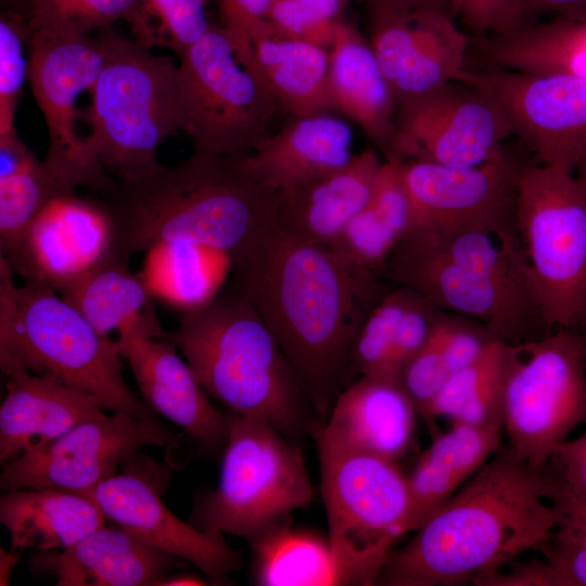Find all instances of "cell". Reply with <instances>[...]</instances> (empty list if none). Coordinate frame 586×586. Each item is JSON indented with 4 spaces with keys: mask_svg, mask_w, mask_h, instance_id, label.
Returning <instances> with one entry per match:
<instances>
[{
    "mask_svg": "<svg viewBox=\"0 0 586 586\" xmlns=\"http://www.w3.org/2000/svg\"><path fill=\"white\" fill-rule=\"evenodd\" d=\"M233 266L231 290L271 330L323 423L343 391L358 332L390 289L373 271L276 225Z\"/></svg>",
    "mask_w": 586,
    "mask_h": 586,
    "instance_id": "cell-1",
    "label": "cell"
},
{
    "mask_svg": "<svg viewBox=\"0 0 586 586\" xmlns=\"http://www.w3.org/2000/svg\"><path fill=\"white\" fill-rule=\"evenodd\" d=\"M555 479L500 447L403 548L375 585H479L520 555L540 549L557 521Z\"/></svg>",
    "mask_w": 586,
    "mask_h": 586,
    "instance_id": "cell-2",
    "label": "cell"
},
{
    "mask_svg": "<svg viewBox=\"0 0 586 586\" xmlns=\"http://www.w3.org/2000/svg\"><path fill=\"white\" fill-rule=\"evenodd\" d=\"M94 195L110 224L109 257L124 263L158 246L192 245L234 265L276 225L278 192L246 175L238 156L194 152Z\"/></svg>",
    "mask_w": 586,
    "mask_h": 586,
    "instance_id": "cell-3",
    "label": "cell"
},
{
    "mask_svg": "<svg viewBox=\"0 0 586 586\" xmlns=\"http://www.w3.org/2000/svg\"><path fill=\"white\" fill-rule=\"evenodd\" d=\"M164 339L232 413L264 419L297 443L320 422L276 336L243 295L231 290L186 308Z\"/></svg>",
    "mask_w": 586,
    "mask_h": 586,
    "instance_id": "cell-4",
    "label": "cell"
},
{
    "mask_svg": "<svg viewBox=\"0 0 586 586\" xmlns=\"http://www.w3.org/2000/svg\"><path fill=\"white\" fill-rule=\"evenodd\" d=\"M437 308L480 320L512 344L543 335L524 251L492 233L408 231L377 271Z\"/></svg>",
    "mask_w": 586,
    "mask_h": 586,
    "instance_id": "cell-5",
    "label": "cell"
},
{
    "mask_svg": "<svg viewBox=\"0 0 586 586\" xmlns=\"http://www.w3.org/2000/svg\"><path fill=\"white\" fill-rule=\"evenodd\" d=\"M0 258V366H18L97 397L105 410L158 420L126 383L115 341L43 283L23 282Z\"/></svg>",
    "mask_w": 586,
    "mask_h": 586,
    "instance_id": "cell-6",
    "label": "cell"
},
{
    "mask_svg": "<svg viewBox=\"0 0 586 586\" xmlns=\"http://www.w3.org/2000/svg\"><path fill=\"white\" fill-rule=\"evenodd\" d=\"M104 62L90 91L88 146L117 180L157 166L156 151L184 131L178 65L113 27L97 33Z\"/></svg>",
    "mask_w": 586,
    "mask_h": 586,
    "instance_id": "cell-7",
    "label": "cell"
},
{
    "mask_svg": "<svg viewBox=\"0 0 586 586\" xmlns=\"http://www.w3.org/2000/svg\"><path fill=\"white\" fill-rule=\"evenodd\" d=\"M179 60L184 132L195 153L245 155L270 137L282 109L243 28L212 25Z\"/></svg>",
    "mask_w": 586,
    "mask_h": 586,
    "instance_id": "cell-8",
    "label": "cell"
},
{
    "mask_svg": "<svg viewBox=\"0 0 586 586\" xmlns=\"http://www.w3.org/2000/svg\"><path fill=\"white\" fill-rule=\"evenodd\" d=\"M219 483L200 495L189 522L247 543L310 505L314 488L300 443L266 420L228 415Z\"/></svg>",
    "mask_w": 586,
    "mask_h": 586,
    "instance_id": "cell-9",
    "label": "cell"
},
{
    "mask_svg": "<svg viewBox=\"0 0 586 586\" xmlns=\"http://www.w3.org/2000/svg\"><path fill=\"white\" fill-rule=\"evenodd\" d=\"M517 225L545 330L586 326V194L574 171L524 164Z\"/></svg>",
    "mask_w": 586,
    "mask_h": 586,
    "instance_id": "cell-10",
    "label": "cell"
},
{
    "mask_svg": "<svg viewBox=\"0 0 586 586\" xmlns=\"http://www.w3.org/2000/svg\"><path fill=\"white\" fill-rule=\"evenodd\" d=\"M331 547L348 585H373L406 534L409 494L394 461L315 440Z\"/></svg>",
    "mask_w": 586,
    "mask_h": 586,
    "instance_id": "cell-11",
    "label": "cell"
},
{
    "mask_svg": "<svg viewBox=\"0 0 586 586\" xmlns=\"http://www.w3.org/2000/svg\"><path fill=\"white\" fill-rule=\"evenodd\" d=\"M584 336L555 329L521 344L506 384L502 430L510 450L543 468L570 433L586 420Z\"/></svg>",
    "mask_w": 586,
    "mask_h": 586,
    "instance_id": "cell-12",
    "label": "cell"
},
{
    "mask_svg": "<svg viewBox=\"0 0 586 586\" xmlns=\"http://www.w3.org/2000/svg\"><path fill=\"white\" fill-rule=\"evenodd\" d=\"M104 51L95 35L79 36L31 30L29 75L36 102L48 129L44 164L72 189L99 193L115 179L94 156L77 129V100L91 91L102 69Z\"/></svg>",
    "mask_w": 586,
    "mask_h": 586,
    "instance_id": "cell-13",
    "label": "cell"
},
{
    "mask_svg": "<svg viewBox=\"0 0 586 586\" xmlns=\"http://www.w3.org/2000/svg\"><path fill=\"white\" fill-rule=\"evenodd\" d=\"M523 166L506 149L496 158L470 168L403 162L411 204L408 231L479 230L523 247L517 225L518 180Z\"/></svg>",
    "mask_w": 586,
    "mask_h": 586,
    "instance_id": "cell-14",
    "label": "cell"
},
{
    "mask_svg": "<svg viewBox=\"0 0 586 586\" xmlns=\"http://www.w3.org/2000/svg\"><path fill=\"white\" fill-rule=\"evenodd\" d=\"M462 85L449 82L397 105V162L470 168L505 151L512 135L505 112L487 92Z\"/></svg>",
    "mask_w": 586,
    "mask_h": 586,
    "instance_id": "cell-15",
    "label": "cell"
},
{
    "mask_svg": "<svg viewBox=\"0 0 586 586\" xmlns=\"http://www.w3.org/2000/svg\"><path fill=\"white\" fill-rule=\"evenodd\" d=\"M176 438L160 420L113 412L81 422L3 466L0 488L53 487L79 493L116 475L118 464L138 449L169 446Z\"/></svg>",
    "mask_w": 586,
    "mask_h": 586,
    "instance_id": "cell-16",
    "label": "cell"
},
{
    "mask_svg": "<svg viewBox=\"0 0 586 586\" xmlns=\"http://www.w3.org/2000/svg\"><path fill=\"white\" fill-rule=\"evenodd\" d=\"M459 82L491 94L542 164L574 171L586 155V78L488 65Z\"/></svg>",
    "mask_w": 586,
    "mask_h": 586,
    "instance_id": "cell-17",
    "label": "cell"
},
{
    "mask_svg": "<svg viewBox=\"0 0 586 586\" xmlns=\"http://www.w3.org/2000/svg\"><path fill=\"white\" fill-rule=\"evenodd\" d=\"M368 7V40L397 105L460 81L470 37L449 10Z\"/></svg>",
    "mask_w": 586,
    "mask_h": 586,
    "instance_id": "cell-18",
    "label": "cell"
},
{
    "mask_svg": "<svg viewBox=\"0 0 586 586\" xmlns=\"http://www.w3.org/2000/svg\"><path fill=\"white\" fill-rule=\"evenodd\" d=\"M77 494L92 500L106 521L196 566L212 585L231 584L230 575L241 566L239 552L224 534L180 520L144 477L125 472Z\"/></svg>",
    "mask_w": 586,
    "mask_h": 586,
    "instance_id": "cell-19",
    "label": "cell"
},
{
    "mask_svg": "<svg viewBox=\"0 0 586 586\" xmlns=\"http://www.w3.org/2000/svg\"><path fill=\"white\" fill-rule=\"evenodd\" d=\"M110 240L109 219L101 206L74 192L51 201L0 258L24 282L58 291L107 259Z\"/></svg>",
    "mask_w": 586,
    "mask_h": 586,
    "instance_id": "cell-20",
    "label": "cell"
},
{
    "mask_svg": "<svg viewBox=\"0 0 586 586\" xmlns=\"http://www.w3.org/2000/svg\"><path fill=\"white\" fill-rule=\"evenodd\" d=\"M145 404L190 436L201 451L221 457L228 440V415L214 407L177 347L165 339L115 341Z\"/></svg>",
    "mask_w": 586,
    "mask_h": 586,
    "instance_id": "cell-21",
    "label": "cell"
},
{
    "mask_svg": "<svg viewBox=\"0 0 586 586\" xmlns=\"http://www.w3.org/2000/svg\"><path fill=\"white\" fill-rule=\"evenodd\" d=\"M137 534L103 525L61 551L36 552L34 573L47 574L58 586H156L173 569L188 564Z\"/></svg>",
    "mask_w": 586,
    "mask_h": 586,
    "instance_id": "cell-22",
    "label": "cell"
},
{
    "mask_svg": "<svg viewBox=\"0 0 586 586\" xmlns=\"http://www.w3.org/2000/svg\"><path fill=\"white\" fill-rule=\"evenodd\" d=\"M5 397L0 407V463L39 448L77 424L105 416L101 402L53 378L1 366Z\"/></svg>",
    "mask_w": 586,
    "mask_h": 586,
    "instance_id": "cell-23",
    "label": "cell"
},
{
    "mask_svg": "<svg viewBox=\"0 0 586 586\" xmlns=\"http://www.w3.org/2000/svg\"><path fill=\"white\" fill-rule=\"evenodd\" d=\"M418 412L399 383L364 377L336 397L314 440L394 461L410 448Z\"/></svg>",
    "mask_w": 586,
    "mask_h": 586,
    "instance_id": "cell-24",
    "label": "cell"
},
{
    "mask_svg": "<svg viewBox=\"0 0 586 586\" xmlns=\"http://www.w3.org/2000/svg\"><path fill=\"white\" fill-rule=\"evenodd\" d=\"M381 165L366 149L335 170L278 192L276 226L298 242L328 246L368 204Z\"/></svg>",
    "mask_w": 586,
    "mask_h": 586,
    "instance_id": "cell-25",
    "label": "cell"
},
{
    "mask_svg": "<svg viewBox=\"0 0 586 586\" xmlns=\"http://www.w3.org/2000/svg\"><path fill=\"white\" fill-rule=\"evenodd\" d=\"M352 143L349 125L320 112L293 117L238 161L256 182L280 192L346 165L354 156Z\"/></svg>",
    "mask_w": 586,
    "mask_h": 586,
    "instance_id": "cell-26",
    "label": "cell"
},
{
    "mask_svg": "<svg viewBox=\"0 0 586 586\" xmlns=\"http://www.w3.org/2000/svg\"><path fill=\"white\" fill-rule=\"evenodd\" d=\"M329 51L332 110L355 122L386 161H396L397 104L369 40L337 20Z\"/></svg>",
    "mask_w": 586,
    "mask_h": 586,
    "instance_id": "cell-27",
    "label": "cell"
},
{
    "mask_svg": "<svg viewBox=\"0 0 586 586\" xmlns=\"http://www.w3.org/2000/svg\"><path fill=\"white\" fill-rule=\"evenodd\" d=\"M500 425L453 423L433 436L407 479L409 512L406 533L419 530L501 447Z\"/></svg>",
    "mask_w": 586,
    "mask_h": 586,
    "instance_id": "cell-28",
    "label": "cell"
},
{
    "mask_svg": "<svg viewBox=\"0 0 586 586\" xmlns=\"http://www.w3.org/2000/svg\"><path fill=\"white\" fill-rule=\"evenodd\" d=\"M93 328L110 337L164 339L155 310V291L146 277L133 273L128 263L107 258L56 291Z\"/></svg>",
    "mask_w": 586,
    "mask_h": 586,
    "instance_id": "cell-29",
    "label": "cell"
},
{
    "mask_svg": "<svg viewBox=\"0 0 586 586\" xmlns=\"http://www.w3.org/2000/svg\"><path fill=\"white\" fill-rule=\"evenodd\" d=\"M0 523L10 549L23 552L64 550L106 524L89 498L53 487L20 488L0 497Z\"/></svg>",
    "mask_w": 586,
    "mask_h": 586,
    "instance_id": "cell-30",
    "label": "cell"
},
{
    "mask_svg": "<svg viewBox=\"0 0 586 586\" xmlns=\"http://www.w3.org/2000/svg\"><path fill=\"white\" fill-rule=\"evenodd\" d=\"M244 30L282 112L296 117L332 111L328 48L291 37L269 20Z\"/></svg>",
    "mask_w": 586,
    "mask_h": 586,
    "instance_id": "cell-31",
    "label": "cell"
},
{
    "mask_svg": "<svg viewBox=\"0 0 586 586\" xmlns=\"http://www.w3.org/2000/svg\"><path fill=\"white\" fill-rule=\"evenodd\" d=\"M473 41L491 66L586 78V22L534 21Z\"/></svg>",
    "mask_w": 586,
    "mask_h": 586,
    "instance_id": "cell-32",
    "label": "cell"
},
{
    "mask_svg": "<svg viewBox=\"0 0 586 586\" xmlns=\"http://www.w3.org/2000/svg\"><path fill=\"white\" fill-rule=\"evenodd\" d=\"M249 544L254 556L252 578L256 585H348L328 536L292 526L291 517L265 530Z\"/></svg>",
    "mask_w": 586,
    "mask_h": 586,
    "instance_id": "cell-33",
    "label": "cell"
},
{
    "mask_svg": "<svg viewBox=\"0 0 586 586\" xmlns=\"http://www.w3.org/2000/svg\"><path fill=\"white\" fill-rule=\"evenodd\" d=\"M521 351V344L497 340L477 360L453 373L432 404V422L444 417L453 423L502 428L505 388Z\"/></svg>",
    "mask_w": 586,
    "mask_h": 586,
    "instance_id": "cell-34",
    "label": "cell"
},
{
    "mask_svg": "<svg viewBox=\"0 0 586 586\" xmlns=\"http://www.w3.org/2000/svg\"><path fill=\"white\" fill-rule=\"evenodd\" d=\"M74 192L38 158L21 171L0 178V256L12 251L51 201Z\"/></svg>",
    "mask_w": 586,
    "mask_h": 586,
    "instance_id": "cell-35",
    "label": "cell"
},
{
    "mask_svg": "<svg viewBox=\"0 0 586 586\" xmlns=\"http://www.w3.org/2000/svg\"><path fill=\"white\" fill-rule=\"evenodd\" d=\"M215 0H141L132 37L145 47L173 50L178 56L213 25L207 7Z\"/></svg>",
    "mask_w": 586,
    "mask_h": 586,
    "instance_id": "cell-36",
    "label": "cell"
},
{
    "mask_svg": "<svg viewBox=\"0 0 586 586\" xmlns=\"http://www.w3.org/2000/svg\"><path fill=\"white\" fill-rule=\"evenodd\" d=\"M551 501L557 521L540 548L544 561L557 586H586V500L564 489L555 479Z\"/></svg>",
    "mask_w": 586,
    "mask_h": 586,
    "instance_id": "cell-37",
    "label": "cell"
},
{
    "mask_svg": "<svg viewBox=\"0 0 586 586\" xmlns=\"http://www.w3.org/2000/svg\"><path fill=\"white\" fill-rule=\"evenodd\" d=\"M141 0H26L31 30L91 36L125 21L130 27Z\"/></svg>",
    "mask_w": 586,
    "mask_h": 586,
    "instance_id": "cell-38",
    "label": "cell"
},
{
    "mask_svg": "<svg viewBox=\"0 0 586 586\" xmlns=\"http://www.w3.org/2000/svg\"><path fill=\"white\" fill-rule=\"evenodd\" d=\"M412 294L404 285L390 289L369 313L351 354V364L361 375L397 382L393 372L395 335Z\"/></svg>",
    "mask_w": 586,
    "mask_h": 586,
    "instance_id": "cell-39",
    "label": "cell"
},
{
    "mask_svg": "<svg viewBox=\"0 0 586 586\" xmlns=\"http://www.w3.org/2000/svg\"><path fill=\"white\" fill-rule=\"evenodd\" d=\"M30 24L24 8L0 15V137L16 132L14 117L29 75Z\"/></svg>",
    "mask_w": 586,
    "mask_h": 586,
    "instance_id": "cell-40",
    "label": "cell"
},
{
    "mask_svg": "<svg viewBox=\"0 0 586 586\" xmlns=\"http://www.w3.org/2000/svg\"><path fill=\"white\" fill-rule=\"evenodd\" d=\"M402 238L385 218L367 204L326 247L377 275Z\"/></svg>",
    "mask_w": 586,
    "mask_h": 586,
    "instance_id": "cell-41",
    "label": "cell"
},
{
    "mask_svg": "<svg viewBox=\"0 0 586 586\" xmlns=\"http://www.w3.org/2000/svg\"><path fill=\"white\" fill-rule=\"evenodd\" d=\"M440 317L426 343L406 364L399 377L400 386L433 436L438 432L431 419V407L450 377L444 356Z\"/></svg>",
    "mask_w": 586,
    "mask_h": 586,
    "instance_id": "cell-42",
    "label": "cell"
},
{
    "mask_svg": "<svg viewBox=\"0 0 586 586\" xmlns=\"http://www.w3.org/2000/svg\"><path fill=\"white\" fill-rule=\"evenodd\" d=\"M348 0H272L268 20L284 34L330 48Z\"/></svg>",
    "mask_w": 586,
    "mask_h": 586,
    "instance_id": "cell-43",
    "label": "cell"
},
{
    "mask_svg": "<svg viewBox=\"0 0 586 586\" xmlns=\"http://www.w3.org/2000/svg\"><path fill=\"white\" fill-rule=\"evenodd\" d=\"M438 323L450 375L477 360L495 341L502 340L486 323L462 315L443 310Z\"/></svg>",
    "mask_w": 586,
    "mask_h": 586,
    "instance_id": "cell-44",
    "label": "cell"
},
{
    "mask_svg": "<svg viewBox=\"0 0 586 586\" xmlns=\"http://www.w3.org/2000/svg\"><path fill=\"white\" fill-rule=\"evenodd\" d=\"M442 311L413 290L412 297L397 326L394 342L393 372L398 383L404 367L426 343Z\"/></svg>",
    "mask_w": 586,
    "mask_h": 586,
    "instance_id": "cell-45",
    "label": "cell"
},
{
    "mask_svg": "<svg viewBox=\"0 0 586 586\" xmlns=\"http://www.w3.org/2000/svg\"><path fill=\"white\" fill-rule=\"evenodd\" d=\"M402 163L397 161L382 163L368 205L404 237L410 227L411 204L402 173Z\"/></svg>",
    "mask_w": 586,
    "mask_h": 586,
    "instance_id": "cell-46",
    "label": "cell"
},
{
    "mask_svg": "<svg viewBox=\"0 0 586 586\" xmlns=\"http://www.w3.org/2000/svg\"><path fill=\"white\" fill-rule=\"evenodd\" d=\"M450 10L476 38L521 25L519 0H450Z\"/></svg>",
    "mask_w": 586,
    "mask_h": 586,
    "instance_id": "cell-47",
    "label": "cell"
},
{
    "mask_svg": "<svg viewBox=\"0 0 586 586\" xmlns=\"http://www.w3.org/2000/svg\"><path fill=\"white\" fill-rule=\"evenodd\" d=\"M548 467L560 486L586 500V432L561 444Z\"/></svg>",
    "mask_w": 586,
    "mask_h": 586,
    "instance_id": "cell-48",
    "label": "cell"
},
{
    "mask_svg": "<svg viewBox=\"0 0 586 586\" xmlns=\"http://www.w3.org/2000/svg\"><path fill=\"white\" fill-rule=\"evenodd\" d=\"M519 14L521 25L534 22L543 14L586 22V0H519Z\"/></svg>",
    "mask_w": 586,
    "mask_h": 586,
    "instance_id": "cell-49",
    "label": "cell"
},
{
    "mask_svg": "<svg viewBox=\"0 0 586 586\" xmlns=\"http://www.w3.org/2000/svg\"><path fill=\"white\" fill-rule=\"evenodd\" d=\"M224 24L243 29L268 20L272 0H215Z\"/></svg>",
    "mask_w": 586,
    "mask_h": 586,
    "instance_id": "cell-50",
    "label": "cell"
},
{
    "mask_svg": "<svg viewBox=\"0 0 586 586\" xmlns=\"http://www.w3.org/2000/svg\"><path fill=\"white\" fill-rule=\"evenodd\" d=\"M37 160L17 132L0 137V178L12 176Z\"/></svg>",
    "mask_w": 586,
    "mask_h": 586,
    "instance_id": "cell-51",
    "label": "cell"
},
{
    "mask_svg": "<svg viewBox=\"0 0 586 586\" xmlns=\"http://www.w3.org/2000/svg\"><path fill=\"white\" fill-rule=\"evenodd\" d=\"M367 3H378L407 10L421 8H437L449 10L451 12L450 0H367Z\"/></svg>",
    "mask_w": 586,
    "mask_h": 586,
    "instance_id": "cell-52",
    "label": "cell"
},
{
    "mask_svg": "<svg viewBox=\"0 0 586 586\" xmlns=\"http://www.w3.org/2000/svg\"><path fill=\"white\" fill-rule=\"evenodd\" d=\"M212 585L209 579L193 573H175L164 576L156 586H203Z\"/></svg>",
    "mask_w": 586,
    "mask_h": 586,
    "instance_id": "cell-53",
    "label": "cell"
},
{
    "mask_svg": "<svg viewBox=\"0 0 586 586\" xmlns=\"http://www.w3.org/2000/svg\"><path fill=\"white\" fill-rule=\"evenodd\" d=\"M23 552L0 548V585L7 586Z\"/></svg>",
    "mask_w": 586,
    "mask_h": 586,
    "instance_id": "cell-54",
    "label": "cell"
},
{
    "mask_svg": "<svg viewBox=\"0 0 586 586\" xmlns=\"http://www.w3.org/2000/svg\"><path fill=\"white\" fill-rule=\"evenodd\" d=\"M574 174L581 182L586 194V155L581 160L574 169Z\"/></svg>",
    "mask_w": 586,
    "mask_h": 586,
    "instance_id": "cell-55",
    "label": "cell"
},
{
    "mask_svg": "<svg viewBox=\"0 0 586 586\" xmlns=\"http://www.w3.org/2000/svg\"><path fill=\"white\" fill-rule=\"evenodd\" d=\"M5 7L25 8L26 0H2Z\"/></svg>",
    "mask_w": 586,
    "mask_h": 586,
    "instance_id": "cell-56",
    "label": "cell"
},
{
    "mask_svg": "<svg viewBox=\"0 0 586 586\" xmlns=\"http://www.w3.org/2000/svg\"><path fill=\"white\" fill-rule=\"evenodd\" d=\"M583 355H584V361H585V366H586V336H584Z\"/></svg>",
    "mask_w": 586,
    "mask_h": 586,
    "instance_id": "cell-57",
    "label": "cell"
},
{
    "mask_svg": "<svg viewBox=\"0 0 586 586\" xmlns=\"http://www.w3.org/2000/svg\"><path fill=\"white\" fill-rule=\"evenodd\" d=\"M348 1H349V2H351V1H366V2H367V0H348Z\"/></svg>",
    "mask_w": 586,
    "mask_h": 586,
    "instance_id": "cell-58",
    "label": "cell"
}]
</instances>
